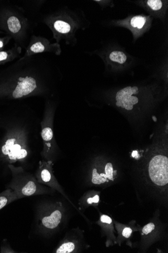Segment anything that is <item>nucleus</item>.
Returning a JSON list of instances; mask_svg holds the SVG:
<instances>
[{
  "label": "nucleus",
  "mask_w": 168,
  "mask_h": 253,
  "mask_svg": "<svg viewBox=\"0 0 168 253\" xmlns=\"http://www.w3.org/2000/svg\"><path fill=\"white\" fill-rule=\"evenodd\" d=\"M41 120L29 106L13 101L0 104V174L9 165L28 171L40 141Z\"/></svg>",
  "instance_id": "obj_1"
},
{
  "label": "nucleus",
  "mask_w": 168,
  "mask_h": 253,
  "mask_svg": "<svg viewBox=\"0 0 168 253\" xmlns=\"http://www.w3.org/2000/svg\"><path fill=\"white\" fill-rule=\"evenodd\" d=\"M29 59L21 58L0 70V104L50 96L53 82L49 70L44 63Z\"/></svg>",
  "instance_id": "obj_2"
},
{
  "label": "nucleus",
  "mask_w": 168,
  "mask_h": 253,
  "mask_svg": "<svg viewBox=\"0 0 168 253\" xmlns=\"http://www.w3.org/2000/svg\"><path fill=\"white\" fill-rule=\"evenodd\" d=\"M8 168L11 178L6 188L11 189L18 200L28 197L51 194L54 192V190L39 183L34 174L22 167L9 165Z\"/></svg>",
  "instance_id": "obj_3"
},
{
  "label": "nucleus",
  "mask_w": 168,
  "mask_h": 253,
  "mask_svg": "<svg viewBox=\"0 0 168 253\" xmlns=\"http://www.w3.org/2000/svg\"><path fill=\"white\" fill-rule=\"evenodd\" d=\"M56 110V103L47 99L40 122V137L42 149L41 160L51 161L53 163L57 157L58 147L54 134V118Z\"/></svg>",
  "instance_id": "obj_4"
},
{
  "label": "nucleus",
  "mask_w": 168,
  "mask_h": 253,
  "mask_svg": "<svg viewBox=\"0 0 168 253\" xmlns=\"http://www.w3.org/2000/svg\"><path fill=\"white\" fill-rule=\"evenodd\" d=\"M64 219L65 210L61 203H42L36 211L37 232L44 237H49L57 231Z\"/></svg>",
  "instance_id": "obj_5"
},
{
  "label": "nucleus",
  "mask_w": 168,
  "mask_h": 253,
  "mask_svg": "<svg viewBox=\"0 0 168 253\" xmlns=\"http://www.w3.org/2000/svg\"><path fill=\"white\" fill-rule=\"evenodd\" d=\"M26 28L25 18L16 6L8 2L0 1V31L14 39L15 44L20 46Z\"/></svg>",
  "instance_id": "obj_6"
},
{
  "label": "nucleus",
  "mask_w": 168,
  "mask_h": 253,
  "mask_svg": "<svg viewBox=\"0 0 168 253\" xmlns=\"http://www.w3.org/2000/svg\"><path fill=\"white\" fill-rule=\"evenodd\" d=\"M147 173L151 181L158 187L167 186L168 159L165 153L158 152L150 158L147 165Z\"/></svg>",
  "instance_id": "obj_7"
},
{
  "label": "nucleus",
  "mask_w": 168,
  "mask_h": 253,
  "mask_svg": "<svg viewBox=\"0 0 168 253\" xmlns=\"http://www.w3.org/2000/svg\"><path fill=\"white\" fill-rule=\"evenodd\" d=\"M115 174L116 171L111 163L106 162L101 158H97L91 165L89 175L93 185H101L113 181Z\"/></svg>",
  "instance_id": "obj_8"
},
{
  "label": "nucleus",
  "mask_w": 168,
  "mask_h": 253,
  "mask_svg": "<svg viewBox=\"0 0 168 253\" xmlns=\"http://www.w3.org/2000/svg\"><path fill=\"white\" fill-rule=\"evenodd\" d=\"M140 90L137 86H128L119 90L114 97L115 105L119 108L132 113L137 108L139 109Z\"/></svg>",
  "instance_id": "obj_9"
},
{
  "label": "nucleus",
  "mask_w": 168,
  "mask_h": 253,
  "mask_svg": "<svg viewBox=\"0 0 168 253\" xmlns=\"http://www.w3.org/2000/svg\"><path fill=\"white\" fill-rule=\"evenodd\" d=\"M53 166L51 161L39 160L34 175L41 185L57 191L68 199L54 175Z\"/></svg>",
  "instance_id": "obj_10"
},
{
  "label": "nucleus",
  "mask_w": 168,
  "mask_h": 253,
  "mask_svg": "<svg viewBox=\"0 0 168 253\" xmlns=\"http://www.w3.org/2000/svg\"><path fill=\"white\" fill-rule=\"evenodd\" d=\"M44 52L59 54L61 52L60 45L57 43H51L50 41L45 38L34 36L27 48L25 55L22 58L30 57Z\"/></svg>",
  "instance_id": "obj_11"
},
{
  "label": "nucleus",
  "mask_w": 168,
  "mask_h": 253,
  "mask_svg": "<svg viewBox=\"0 0 168 253\" xmlns=\"http://www.w3.org/2000/svg\"><path fill=\"white\" fill-rule=\"evenodd\" d=\"M21 51V47L15 44L14 47L11 49L0 52V65H4L13 61L19 56Z\"/></svg>",
  "instance_id": "obj_12"
},
{
  "label": "nucleus",
  "mask_w": 168,
  "mask_h": 253,
  "mask_svg": "<svg viewBox=\"0 0 168 253\" xmlns=\"http://www.w3.org/2000/svg\"><path fill=\"white\" fill-rule=\"evenodd\" d=\"M79 243L77 241L65 239L55 250L56 253H70L77 252Z\"/></svg>",
  "instance_id": "obj_13"
},
{
  "label": "nucleus",
  "mask_w": 168,
  "mask_h": 253,
  "mask_svg": "<svg viewBox=\"0 0 168 253\" xmlns=\"http://www.w3.org/2000/svg\"><path fill=\"white\" fill-rule=\"evenodd\" d=\"M18 200L15 193L10 189H6L0 193V211L12 202Z\"/></svg>",
  "instance_id": "obj_14"
},
{
  "label": "nucleus",
  "mask_w": 168,
  "mask_h": 253,
  "mask_svg": "<svg viewBox=\"0 0 168 253\" xmlns=\"http://www.w3.org/2000/svg\"><path fill=\"white\" fill-rule=\"evenodd\" d=\"M53 29L58 33L63 35L68 34L71 30L69 23L61 19H58L54 21Z\"/></svg>",
  "instance_id": "obj_15"
},
{
  "label": "nucleus",
  "mask_w": 168,
  "mask_h": 253,
  "mask_svg": "<svg viewBox=\"0 0 168 253\" xmlns=\"http://www.w3.org/2000/svg\"><path fill=\"white\" fill-rule=\"evenodd\" d=\"M109 59L113 62H115L119 64H124L126 62L127 57L123 52L115 51L110 53L109 55Z\"/></svg>",
  "instance_id": "obj_16"
},
{
  "label": "nucleus",
  "mask_w": 168,
  "mask_h": 253,
  "mask_svg": "<svg viewBox=\"0 0 168 253\" xmlns=\"http://www.w3.org/2000/svg\"><path fill=\"white\" fill-rule=\"evenodd\" d=\"M146 18L141 16H136L133 17L131 20V25L134 29H141L146 23Z\"/></svg>",
  "instance_id": "obj_17"
},
{
  "label": "nucleus",
  "mask_w": 168,
  "mask_h": 253,
  "mask_svg": "<svg viewBox=\"0 0 168 253\" xmlns=\"http://www.w3.org/2000/svg\"><path fill=\"white\" fill-rule=\"evenodd\" d=\"M92 195L87 194L81 200V204L83 206H88L93 204H98L100 202V198L98 195L91 196Z\"/></svg>",
  "instance_id": "obj_18"
},
{
  "label": "nucleus",
  "mask_w": 168,
  "mask_h": 253,
  "mask_svg": "<svg viewBox=\"0 0 168 253\" xmlns=\"http://www.w3.org/2000/svg\"><path fill=\"white\" fill-rule=\"evenodd\" d=\"M149 7L153 10H160L163 6V3L160 0H150L147 1Z\"/></svg>",
  "instance_id": "obj_19"
},
{
  "label": "nucleus",
  "mask_w": 168,
  "mask_h": 253,
  "mask_svg": "<svg viewBox=\"0 0 168 253\" xmlns=\"http://www.w3.org/2000/svg\"><path fill=\"white\" fill-rule=\"evenodd\" d=\"M0 253H17L14 251L10 246L8 242L6 240H4L2 243L1 246V251Z\"/></svg>",
  "instance_id": "obj_20"
},
{
  "label": "nucleus",
  "mask_w": 168,
  "mask_h": 253,
  "mask_svg": "<svg viewBox=\"0 0 168 253\" xmlns=\"http://www.w3.org/2000/svg\"><path fill=\"white\" fill-rule=\"evenodd\" d=\"M11 39H12V37L9 36L0 38V52L4 50L6 45L9 43Z\"/></svg>",
  "instance_id": "obj_21"
},
{
  "label": "nucleus",
  "mask_w": 168,
  "mask_h": 253,
  "mask_svg": "<svg viewBox=\"0 0 168 253\" xmlns=\"http://www.w3.org/2000/svg\"><path fill=\"white\" fill-rule=\"evenodd\" d=\"M155 225L154 223H149L144 226L142 228V233L145 235H148L151 233L155 229Z\"/></svg>",
  "instance_id": "obj_22"
},
{
  "label": "nucleus",
  "mask_w": 168,
  "mask_h": 253,
  "mask_svg": "<svg viewBox=\"0 0 168 253\" xmlns=\"http://www.w3.org/2000/svg\"><path fill=\"white\" fill-rule=\"evenodd\" d=\"M133 233V230L130 227H126L124 229L122 235L126 238H129Z\"/></svg>",
  "instance_id": "obj_23"
},
{
  "label": "nucleus",
  "mask_w": 168,
  "mask_h": 253,
  "mask_svg": "<svg viewBox=\"0 0 168 253\" xmlns=\"http://www.w3.org/2000/svg\"><path fill=\"white\" fill-rule=\"evenodd\" d=\"M101 220L104 223H107L109 224L112 222V219L106 215H102L101 217Z\"/></svg>",
  "instance_id": "obj_24"
},
{
  "label": "nucleus",
  "mask_w": 168,
  "mask_h": 253,
  "mask_svg": "<svg viewBox=\"0 0 168 253\" xmlns=\"http://www.w3.org/2000/svg\"><path fill=\"white\" fill-rule=\"evenodd\" d=\"M3 32H1V31H0V34H3Z\"/></svg>",
  "instance_id": "obj_25"
}]
</instances>
